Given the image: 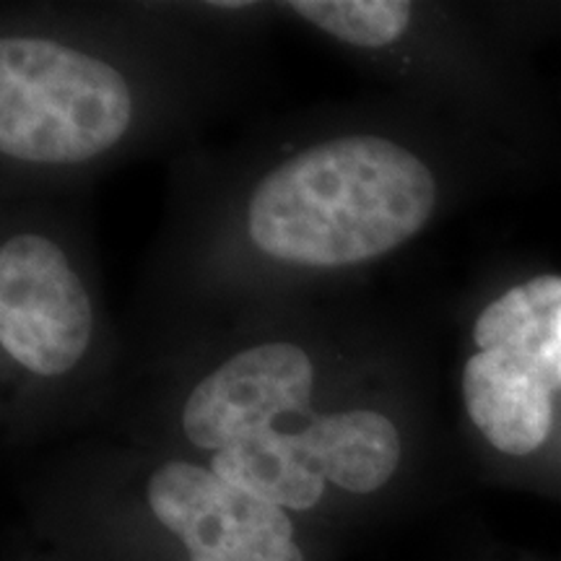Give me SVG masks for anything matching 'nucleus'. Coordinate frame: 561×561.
Listing matches in <instances>:
<instances>
[{
	"label": "nucleus",
	"mask_w": 561,
	"mask_h": 561,
	"mask_svg": "<svg viewBox=\"0 0 561 561\" xmlns=\"http://www.w3.org/2000/svg\"><path fill=\"white\" fill-rule=\"evenodd\" d=\"M437 187L411 151L348 136L297 153L250 203L252 242L310 268L356 265L396 250L430 221Z\"/></svg>",
	"instance_id": "obj_1"
},
{
	"label": "nucleus",
	"mask_w": 561,
	"mask_h": 561,
	"mask_svg": "<svg viewBox=\"0 0 561 561\" xmlns=\"http://www.w3.org/2000/svg\"><path fill=\"white\" fill-rule=\"evenodd\" d=\"M128 83L107 62L50 39L0 42V149L37 164H76L130 125Z\"/></svg>",
	"instance_id": "obj_2"
},
{
	"label": "nucleus",
	"mask_w": 561,
	"mask_h": 561,
	"mask_svg": "<svg viewBox=\"0 0 561 561\" xmlns=\"http://www.w3.org/2000/svg\"><path fill=\"white\" fill-rule=\"evenodd\" d=\"M94 314L58 244L37 234L0 250V343L21 367L58 377L87 354Z\"/></svg>",
	"instance_id": "obj_3"
},
{
	"label": "nucleus",
	"mask_w": 561,
	"mask_h": 561,
	"mask_svg": "<svg viewBox=\"0 0 561 561\" xmlns=\"http://www.w3.org/2000/svg\"><path fill=\"white\" fill-rule=\"evenodd\" d=\"M149 504L191 561H305L286 510L231 486L210 468L182 460L157 468Z\"/></svg>",
	"instance_id": "obj_4"
},
{
	"label": "nucleus",
	"mask_w": 561,
	"mask_h": 561,
	"mask_svg": "<svg viewBox=\"0 0 561 561\" xmlns=\"http://www.w3.org/2000/svg\"><path fill=\"white\" fill-rule=\"evenodd\" d=\"M314 369L294 343H263L210 371L195 385L182 411V430L193 445L219 453L273 426L284 413L310 403Z\"/></svg>",
	"instance_id": "obj_5"
},
{
	"label": "nucleus",
	"mask_w": 561,
	"mask_h": 561,
	"mask_svg": "<svg viewBox=\"0 0 561 561\" xmlns=\"http://www.w3.org/2000/svg\"><path fill=\"white\" fill-rule=\"evenodd\" d=\"M468 416L494 450L528 458L549 439L553 392L504 348H483L462 369Z\"/></svg>",
	"instance_id": "obj_6"
},
{
	"label": "nucleus",
	"mask_w": 561,
	"mask_h": 561,
	"mask_svg": "<svg viewBox=\"0 0 561 561\" xmlns=\"http://www.w3.org/2000/svg\"><path fill=\"white\" fill-rule=\"evenodd\" d=\"M473 341L481 351H510L551 392L561 390V278H530L491 301Z\"/></svg>",
	"instance_id": "obj_7"
},
{
	"label": "nucleus",
	"mask_w": 561,
	"mask_h": 561,
	"mask_svg": "<svg viewBox=\"0 0 561 561\" xmlns=\"http://www.w3.org/2000/svg\"><path fill=\"white\" fill-rule=\"evenodd\" d=\"M299 434L322 479L351 494H371L382 489L401 466V434L382 413H331L314 419Z\"/></svg>",
	"instance_id": "obj_8"
},
{
	"label": "nucleus",
	"mask_w": 561,
	"mask_h": 561,
	"mask_svg": "<svg viewBox=\"0 0 561 561\" xmlns=\"http://www.w3.org/2000/svg\"><path fill=\"white\" fill-rule=\"evenodd\" d=\"M210 471L255 500L299 512L312 510L328 483L312 466L301 434H284L276 426L214 453Z\"/></svg>",
	"instance_id": "obj_9"
},
{
	"label": "nucleus",
	"mask_w": 561,
	"mask_h": 561,
	"mask_svg": "<svg viewBox=\"0 0 561 561\" xmlns=\"http://www.w3.org/2000/svg\"><path fill=\"white\" fill-rule=\"evenodd\" d=\"M291 9L356 47H385L409 30L411 3L403 0H297Z\"/></svg>",
	"instance_id": "obj_10"
},
{
	"label": "nucleus",
	"mask_w": 561,
	"mask_h": 561,
	"mask_svg": "<svg viewBox=\"0 0 561 561\" xmlns=\"http://www.w3.org/2000/svg\"><path fill=\"white\" fill-rule=\"evenodd\" d=\"M216 5H219V9H242V0H231V3H224V0H221V3H216Z\"/></svg>",
	"instance_id": "obj_11"
}]
</instances>
